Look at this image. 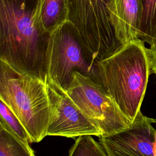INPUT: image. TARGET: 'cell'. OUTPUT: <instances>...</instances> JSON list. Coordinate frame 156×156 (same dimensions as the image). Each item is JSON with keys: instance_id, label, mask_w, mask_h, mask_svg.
<instances>
[{"instance_id": "8", "label": "cell", "mask_w": 156, "mask_h": 156, "mask_svg": "<svg viewBox=\"0 0 156 156\" xmlns=\"http://www.w3.org/2000/svg\"><path fill=\"white\" fill-rule=\"evenodd\" d=\"M155 121L140 112L127 128L99 137L100 143L107 156H155L153 144L156 130L152 125Z\"/></svg>"}, {"instance_id": "11", "label": "cell", "mask_w": 156, "mask_h": 156, "mask_svg": "<svg viewBox=\"0 0 156 156\" xmlns=\"http://www.w3.org/2000/svg\"><path fill=\"white\" fill-rule=\"evenodd\" d=\"M142 13L139 38L150 46L156 44V0H141Z\"/></svg>"}, {"instance_id": "4", "label": "cell", "mask_w": 156, "mask_h": 156, "mask_svg": "<svg viewBox=\"0 0 156 156\" xmlns=\"http://www.w3.org/2000/svg\"><path fill=\"white\" fill-rule=\"evenodd\" d=\"M98 62L81 35L67 20L51 35L49 47V79L65 92L74 73L91 78L98 83Z\"/></svg>"}, {"instance_id": "10", "label": "cell", "mask_w": 156, "mask_h": 156, "mask_svg": "<svg viewBox=\"0 0 156 156\" xmlns=\"http://www.w3.org/2000/svg\"><path fill=\"white\" fill-rule=\"evenodd\" d=\"M40 16L43 28L52 34L68 20L66 0H41Z\"/></svg>"}, {"instance_id": "3", "label": "cell", "mask_w": 156, "mask_h": 156, "mask_svg": "<svg viewBox=\"0 0 156 156\" xmlns=\"http://www.w3.org/2000/svg\"><path fill=\"white\" fill-rule=\"evenodd\" d=\"M0 99L22 122L32 143L47 136L50 106L46 83L19 73L0 60Z\"/></svg>"}, {"instance_id": "9", "label": "cell", "mask_w": 156, "mask_h": 156, "mask_svg": "<svg viewBox=\"0 0 156 156\" xmlns=\"http://www.w3.org/2000/svg\"><path fill=\"white\" fill-rule=\"evenodd\" d=\"M108 10L112 26L121 45L139 38L141 0H111Z\"/></svg>"}, {"instance_id": "15", "label": "cell", "mask_w": 156, "mask_h": 156, "mask_svg": "<svg viewBox=\"0 0 156 156\" xmlns=\"http://www.w3.org/2000/svg\"><path fill=\"white\" fill-rule=\"evenodd\" d=\"M149 56L150 59L151 73H154L156 75V44L152 46H150L148 49Z\"/></svg>"}, {"instance_id": "7", "label": "cell", "mask_w": 156, "mask_h": 156, "mask_svg": "<svg viewBox=\"0 0 156 156\" xmlns=\"http://www.w3.org/2000/svg\"><path fill=\"white\" fill-rule=\"evenodd\" d=\"M46 84L50 106L47 135L68 138L102 136L100 130L64 90L50 79Z\"/></svg>"}, {"instance_id": "12", "label": "cell", "mask_w": 156, "mask_h": 156, "mask_svg": "<svg viewBox=\"0 0 156 156\" xmlns=\"http://www.w3.org/2000/svg\"><path fill=\"white\" fill-rule=\"evenodd\" d=\"M0 156H35L25 142L0 124Z\"/></svg>"}, {"instance_id": "13", "label": "cell", "mask_w": 156, "mask_h": 156, "mask_svg": "<svg viewBox=\"0 0 156 156\" xmlns=\"http://www.w3.org/2000/svg\"><path fill=\"white\" fill-rule=\"evenodd\" d=\"M0 124L21 140L32 143L31 138L22 122L12 110L0 99Z\"/></svg>"}, {"instance_id": "1", "label": "cell", "mask_w": 156, "mask_h": 156, "mask_svg": "<svg viewBox=\"0 0 156 156\" xmlns=\"http://www.w3.org/2000/svg\"><path fill=\"white\" fill-rule=\"evenodd\" d=\"M41 0H0V60L47 83L51 34L40 20Z\"/></svg>"}, {"instance_id": "14", "label": "cell", "mask_w": 156, "mask_h": 156, "mask_svg": "<svg viewBox=\"0 0 156 156\" xmlns=\"http://www.w3.org/2000/svg\"><path fill=\"white\" fill-rule=\"evenodd\" d=\"M69 156H107L104 147L92 135L80 136L69 151Z\"/></svg>"}, {"instance_id": "2", "label": "cell", "mask_w": 156, "mask_h": 156, "mask_svg": "<svg viewBox=\"0 0 156 156\" xmlns=\"http://www.w3.org/2000/svg\"><path fill=\"white\" fill-rule=\"evenodd\" d=\"M140 38L122 44L98 62V83L133 122L141 112L151 73L148 48Z\"/></svg>"}, {"instance_id": "6", "label": "cell", "mask_w": 156, "mask_h": 156, "mask_svg": "<svg viewBox=\"0 0 156 156\" xmlns=\"http://www.w3.org/2000/svg\"><path fill=\"white\" fill-rule=\"evenodd\" d=\"M66 93L100 130L102 136L124 130L132 123L99 84L78 72L74 73Z\"/></svg>"}, {"instance_id": "16", "label": "cell", "mask_w": 156, "mask_h": 156, "mask_svg": "<svg viewBox=\"0 0 156 156\" xmlns=\"http://www.w3.org/2000/svg\"><path fill=\"white\" fill-rule=\"evenodd\" d=\"M153 152L154 155L156 156V131L155 132V135H154V141L153 144Z\"/></svg>"}, {"instance_id": "5", "label": "cell", "mask_w": 156, "mask_h": 156, "mask_svg": "<svg viewBox=\"0 0 156 156\" xmlns=\"http://www.w3.org/2000/svg\"><path fill=\"white\" fill-rule=\"evenodd\" d=\"M111 0H66L68 20L76 27L98 62L115 53L122 45L110 19Z\"/></svg>"}]
</instances>
